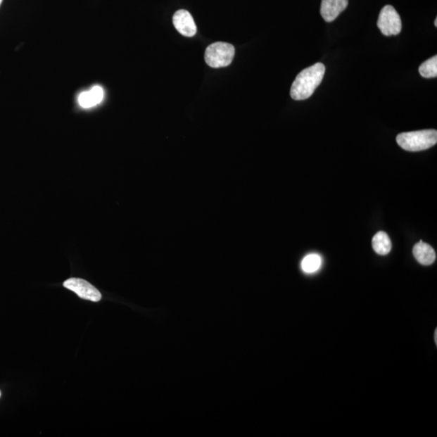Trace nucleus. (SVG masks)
Wrapping results in <instances>:
<instances>
[{
  "label": "nucleus",
  "mask_w": 437,
  "mask_h": 437,
  "mask_svg": "<svg viewBox=\"0 0 437 437\" xmlns=\"http://www.w3.org/2000/svg\"><path fill=\"white\" fill-rule=\"evenodd\" d=\"M326 72L325 65L321 63L305 68L298 75L293 85L290 95L296 101L310 99L316 89L320 85Z\"/></svg>",
  "instance_id": "1"
},
{
  "label": "nucleus",
  "mask_w": 437,
  "mask_h": 437,
  "mask_svg": "<svg viewBox=\"0 0 437 437\" xmlns=\"http://www.w3.org/2000/svg\"><path fill=\"white\" fill-rule=\"evenodd\" d=\"M397 143L408 152H419L427 150L437 143L436 129H423V131L404 132L397 137Z\"/></svg>",
  "instance_id": "2"
},
{
  "label": "nucleus",
  "mask_w": 437,
  "mask_h": 437,
  "mask_svg": "<svg viewBox=\"0 0 437 437\" xmlns=\"http://www.w3.org/2000/svg\"><path fill=\"white\" fill-rule=\"evenodd\" d=\"M235 48L226 42H215L210 45L205 51V61L208 66L220 68L229 66L233 61Z\"/></svg>",
  "instance_id": "3"
},
{
  "label": "nucleus",
  "mask_w": 437,
  "mask_h": 437,
  "mask_svg": "<svg viewBox=\"0 0 437 437\" xmlns=\"http://www.w3.org/2000/svg\"><path fill=\"white\" fill-rule=\"evenodd\" d=\"M377 27L381 34L386 37L400 34L403 27L400 15L391 5H386L381 9L379 20H377Z\"/></svg>",
  "instance_id": "4"
},
{
  "label": "nucleus",
  "mask_w": 437,
  "mask_h": 437,
  "mask_svg": "<svg viewBox=\"0 0 437 437\" xmlns=\"http://www.w3.org/2000/svg\"><path fill=\"white\" fill-rule=\"evenodd\" d=\"M65 288L74 291L81 299L99 302L101 300V294L94 285L82 279L72 278L63 283Z\"/></svg>",
  "instance_id": "5"
},
{
  "label": "nucleus",
  "mask_w": 437,
  "mask_h": 437,
  "mask_svg": "<svg viewBox=\"0 0 437 437\" xmlns=\"http://www.w3.org/2000/svg\"><path fill=\"white\" fill-rule=\"evenodd\" d=\"M172 23L176 30L185 37H193L196 34L197 27L192 15L186 10H178L172 18Z\"/></svg>",
  "instance_id": "6"
},
{
  "label": "nucleus",
  "mask_w": 437,
  "mask_h": 437,
  "mask_svg": "<svg viewBox=\"0 0 437 437\" xmlns=\"http://www.w3.org/2000/svg\"><path fill=\"white\" fill-rule=\"evenodd\" d=\"M348 5V0H322L321 15L327 23H332Z\"/></svg>",
  "instance_id": "7"
},
{
  "label": "nucleus",
  "mask_w": 437,
  "mask_h": 437,
  "mask_svg": "<svg viewBox=\"0 0 437 437\" xmlns=\"http://www.w3.org/2000/svg\"><path fill=\"white\" fill-rule=\"evenodd\" d=\"M413 255L415 259L424 266L431 265L436 261V256L433 248L423 241L414 245Z\"/></svg>",
  "instance_id": "8"
},
{
  "label": "nucleus",
  "mask_w": 437,
  "mask_h": 437,
  "mask_svg": "<svg viewBox=\"0 0 437 437\" xmlns=\"http://www.w3.org/2000/svg\"><path fill=\"white\" fill-rule=\"evenodd\" d=\"M104 91L99 86H95L88 91H84L79 96L78 101L81 107L91 108L101 103L103 100Z\"/></svg>",
  "instance_id": "9"
},
{
  "label": "nucleus",
  "mask_w": 437,
  "mask_h": 437,
  "mask_svg": "<svg viewBox=\"0 0 437 437\" xmlns=\"http://www.w3.org/2000/svg\"><path fill=\"white\" fill-rule=\"evenodd\" d=\"M372 248L379 255H386L391 252L392 243L385 232H379L372 239Z\"/></svg>",
  "instance_id": "10"
},
{
  "label": "nucleus",
  "mask_w": 437,
  "mask_h": 437,
  "mask_svg": "<svg viewBox=\"0 0 437 437\" xmlns=\"http://www.w3.org/2000/svg\"><path fill=\"white\" fill-rule=\"evenodd\" d=\"M322 265V258L316 253L307 255L301 262V268L305 273H314L320 268Z\"/></svg>",
  "instance_id": "11"
},
{
  "label": "nucleus",
  "mask_w": 437,
  "mask_h": 437,
  "mask_svg": "<svg viewBox=\"0 0 437 437\" xmlns=\"http://www.w3.org/2000/svg\"><path fill=\"white\" fill-rule=\"evenodd\" d=\"M419 72L424 78H436L437 77V56L431 57L421 64Z\"/></svg>",
  "instance_id": "12"
},
{
  "label": "nucleus",
  "mask_w": 437,
  "mask_h": 437,
  "mask_svg": "<svg viewBox=\"0 0 437 437\" xmlns=\"http://www.w3.org/2000/svg\"><path fill=\"white\" fill-rule=\"evenodd\" d=\"M436 337H437V330H436V331H435V342H436V343H437V338Z\"/></svg>",
  "instance_id": "13"
},
{
  "label": "nucleus",
  "mask_w": 437,
  "mask_h": 437,
  "mask_svg": "<svg viewBox=\"0 0 437 437\" xmlns=\"http://www.w3.org/2000/svg\"><path fill=\"white\" fill-rule=\"evenodd\" d=\"M434 23H435V26L437 27V18H436Z\"/></svg>",
  "instance_id": "14"
},
{
  "label": "nucleus",
  "mask_w": 437,
  "mask_h": 437,
  "mask_svg": "<svg viewBox=\"0 0 437 437\" xmlns=\"http://www.w3.org/2000/svg\"><path fill=\"white\" fill-rule=\"evenodd\" d=\"M3 0H0V5H1Z\"/></svg>",
  "instance_id": "15"
},
{
  "label": "nucleus",
  "mask_w": 437,
  "mask_h": 437,
  "mask_svg": "<svg viewBox=\"0 0 437 437\" xmlns=\"http://www.w3.org/2000/svg\"><path fill=\"white\" fill-rule=\"evenodd\" d=\"M0 396H1V393H0Z\"/></svg>",
  "instance_id": "16"
}]
</instances>
